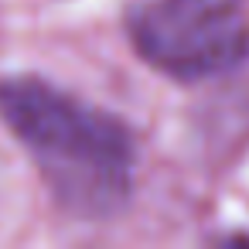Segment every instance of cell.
<instances>
[{
    "mask_svg": "<svg viewBox=\"0 0 249 249\" xmlns=\"http://www.w3.org/2000/svg\"><path fill=\"white\" fill-rule=\"evenodd\" d=\"M0 120L31 154L62 212L109 218L130 201L133 137L116 116L45 79L11 75L0 79Z\"/></svg>",
    "mask_w": 249,
    "mask_h": 249,
    "instance_id": "6da1fadb",
    "label": "cell"
},
{
    "mask_svg": "<svg viewBox=\"0 0 249 249\" xmlns=\"http://www.w3.org/2000/svg\"><path fill=\"white\" fill-rule=\"evenodd\" d=\"M130 41L171 79L222 75L249 48L246 0H143L130 11Z\"/></svg>",
    "mask_w": 249,
    "mask_h": 249,
    "instance_id": "7a4b0ae2",
    "label": "cell"
}]
</instances>
